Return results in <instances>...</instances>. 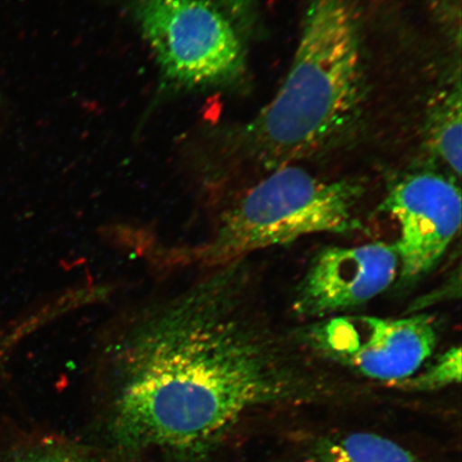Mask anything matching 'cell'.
Returning a JSON list of instances; mask_svg holds the SVG:
<instances>
[{
	"instance_id": "6da1fadb",
	"label": "cell",
	"mask_w": 462,
	"mask_h": 462,
	"mask_svg": "<svg viewBox=\"0 0 462 462\" xmlns=\"http://www.w3.org/2000/svg\"><path fill=\"white\" fill-rule=\"evenodd\" d=\"M92 354L114 381L116 438L133 449H204L250 410L328 386L291 335L206 285L135 305Z\"/></svg>"
},
{
	"instance_id": "7a4b0ae2",
	"label": "cell",
	"mask_w": 462,
	"mask_h": 462,
	"mask_svg": "<svg viewBox=\"0 0 462 462\" xmlns=\"http://www.w3.org/2000/svg\"><path fill=\"white\" fill-rule=\"evenodd\" d=\"M356 9L354 0H308L284 83L240 134L263 158L316 152L355 118L364 80Z\"/></svg>"
},
{
	"instance_id": "3957f363",
	"label": "cell",
	"mask_w": 462,
	"mask_h": 462,
	"mask_svg": "<svg viewBox=\"0 0 462 462\" xmlns=\"http://www.w3.org/2000/svg\"><path fill=\"white\" fill-rule=\"evenodd\" d=\"M361 196L354 182L326 180L301 167L282 166L239 198L206 212V238L175 248L170 263L209 267L306 236L354 233L362 227L356 215Z\"/></svg>"
},
{
	"instance_id": "277c9868",
	"label": "cell",
	"mask_w": 462,
	"mask_h": 462,
	"mask_svg": "<svg viewBox=\"0 0 462 462\" xmlns=\"http://www.w3.org/2000/svg\"><path fill=\"white\" fill-rule=\"evenodd\" d=\"M260 0H125L152 51L159 96L227 88L246 70Z\"/></svg>"
},
{
	"instance_id": "5b68a950",
	"label": "cell",
	"mask_w": 462,
	"mask_h": 462,
	"mask_svg": "<svg viewBox=\"0 0 462 462\" xmlns=\"http://www.w3.org/2000/svg\"><path fill=\"white\" fill-rule=\"evenodd\" d=\"M303 342L317 354L378 383L402 384L419 374L437 346L432 318L339 316L309 328Z\"/></svg>"
},
{
	"instance_id": "8992f818",
	"label": "cell",
	"mask_w": 462,
	"mask_h": 462,
	"mask_svg": "<svg viewBox=\"0 0 462 462\" xmlns=\"http://www.w3.org/2000/svg\"><path fill=\"white\" fill-rule=\"evenodd\" d=\"M381 209L395 219L394 245L404 282L419 280L436 267L461 226L457 184L436 172H415L394 183Z\"/></svg>"
},
{
	"instance_id": "52a82bcc",
	"label": "cell",
	"mask_w": 462,
	"mask_h": 462,
	"mask_svg": "<svg viewBox=\"0 0 462 462\" xmlns=\"http://www.w3.org/2000/svg\"><path fill=\"white\" fill-rule=\"evenodd\" d=\"M400 274L394 245L384 242L328 247L311 263L300 282L293 310L304 317H319L371 301Z\"/></svg>"
},
{
	"instance_id": "ba28073f",
	"label": "cell",
	"mask_w": 462,
	"mask_h": 462,
	"mask_svg": "<svg viewBox=\"0 0 462 462\" xmlns=\"http://www.w3.org/2000/svg\"><path fill=\"white\" fill-rule=\"evenodd\" d=\"M311 462H420L411 450L369 431L337 433L314 443Z\"/></svg>"
},
{
	"instance_id": "9c48e42d",
	"label": "cell",
	"mask_w": 462,
	"mask_h": 462,
	"mask_svg": "<svg viewBox=\"0 0 462 462\" xmlns=\"http://www.w3.org/2000/svg\"><path fill=\"white\" fill-rule=\"evenodd\" d=\"M460 95H450L432 119L430 143L439 158L456 175L461 173Z\"/></svg>"
},
{
	"instance_id": "30bf717a",
	"label": "cell",
	"mask_w": 462,
	"mask_h": 462,
	"mask_svg": "<svg viewBox=\"0 0 462 462\" xmlns=\"http://www.w3.org/2000/svg\"><path fill=\"white\" fill-rule=\"evenodd\" d=\"M461 380V349L452 346L438 357L426 371L402 383L417 391H436L459 384Z\"/></svg>"
},
{
	"instance_id": "8fae6325",
	"label": "cell",
	"mask_w": 462,
	"mask_h": 462,
	"mask_svg": "<svg viewBox=\"0 0 462 462\" xmlns=\"http://www.w3.org/2000/svg\"><path fill=\"white\" fill-rule=\"evenodd\" d=\"M3 462H86V460L69 449L43 446L25 450Z\"/></svg>"
},
{
	"instance_id": "7c38bea8",
	"label": "cell",
	"mask_w": 462,
	"mask_h": 462,
	"mask_svg": "<svg viewBox=\"0 0 462 462\" xmlns=\"http://www.w3.org/2000/svg\"><path fill=\"white\" fill-rule=\"evenodd\" d=\"M26 337L27 332L25 328L17 322L15 325L0 332V367H2L3 363L7 359L14 346H16L23 338H26Z\"/></svg>"
}]
</instances>
